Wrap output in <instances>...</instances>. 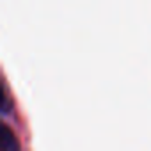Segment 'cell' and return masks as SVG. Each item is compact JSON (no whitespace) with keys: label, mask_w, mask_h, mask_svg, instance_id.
<instances>
[{"label":"cell","mask_w":151,"mask_h":151,"mask_svg":"<svg viewBox=\"0 0 151 151\" xmlns=\"http://www.w3.org/2000/svg\"><path fill=\"white\" fill-rule=\"evenodd\" d=\"M18 142L7 126H0V151H18Z\"/></svg>","instance_id":"1"}]
</instances>
